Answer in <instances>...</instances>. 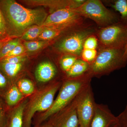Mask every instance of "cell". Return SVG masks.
I'll return each mask as SVG.
<instances>
[{
  "mask_svg": "<svg viewBox=\"0 0 127 127\" xmlns=\"http://www.w3.org/2000/svg\"><path fill=\"white\" fill-rule=\"evenodd\" d=\"M0 8L9 38L21 37L33 26H42L48 16L44 9H28L14 0H0Z\"/></svg>",
  "mask_w": 127,
  "mask_h": 127,
  "instance_id": "cell-1",
  "label": "cell"
},
{
  "mask_svg": "<svg viewBox=\"0 0 127 127\" xmlns=\"http://www.w3.org/2000/svg\"><path fill=\"white\" fill-rule=\"evenodd\" d=\"M62 82L59 93L51 106L44 112L37 113L33 127H39L50 117L66 107L79 93L91 84V78L87 73L73 78H66Z\"/></svg>",
  "mask_w": 127,
  "mask_h": 127,
  "instance_id": "cell-2",
  "label": "cell"
},
{
  "mask_svg": "<svg viewBox=\"0 0 127 127\" xmlns=\"http://www.w3.org/2000/svg\"><path fill=\"white\" fill-rule=\"evenodd\" d=\"M62 82H54L48 86L35 91L29 96L23 112L22 127H31L32 119L36 113L44 112L51 106L56 93Z\"/></svg>",
  "mask_w": 127,
  "mask_h": 127,
  "instance_id": "cell-3",
  "label": "cell"
},
{
  "mask_svg": "<svg viewBox=\"0 0 127 127\" xmlns=\"http://www.w3.org/2000/svg\"><path fill=\"white\" fill-rule=\"evenodd\" d=\"M124 51L115 48L97 50V56L89 65L87 73L91 78H100L125 67L127 61L124 58Z\"/></svg>",
  "mask_w": 127,
  "mask_h": 127,
  "instance_id": "cell-4",
  "label": "cell"
},
{
  "mask_svg": "<svg viewBox=\"0 0 127 127\" xmlns=\"http://www.w3.org/2000/svg\"><path fill=\"white\" fill-rule=\"evenodd\" d=\"M97 29L95 25L85 22L58 40L55 48L61 53L73 55L80 59L84 42L89 37L95 35Z\"/></svg>",
  "mask_w": 127,
  "mask_h": 127,
  "instance_id": "cell-5",
  "label": "cell"
},
{
  "mask_svg": "<svg viewBox=\"0 0 127 127\" xmlns=\"http://www.w3.org/2000/svg\"><path fill=\"white\" fill-rule=\"evenodd\" d=\"M74 10L79 16L93 21L98 28L120 21V16L108 9L100 0H86L82 4Z\"/></svg>",
  "mask_w": 127,
  "mask_h": 127,
  "instance_id": "cell-6",
  "label": "cell"
},
{
  "mask_svg": "<svg viewBox=\"0 0 127 127\" xmlns=\"http://www.w3.org/2000/svg\"><path fill=\"white\" fill-rule=\"evenodd\" d=\"M95 35L98 41L97 50L108 48L124 50L127 42V27L119 21L98 28Z\"/></svg>",
  "mask_w": 127,
  "mask_h": 127,
  "instance_id": "cell-7",
  "label": "cell"
},
{
  "mask_svg": "<svg viewBox=\"0 0 127 127\" xmlns=\"http://www.w3.org/2000/svg\"><path fill=\"white\" fill-rule=\"evenodd\" d=\"M85 19L79 16L74 9H60L48 16L42 26L55 28L73 27L85 23Z\"/></svg>",
  "mask_w": 127,
  "mask_h": 127,
  "instance_id": "cell-8",
  "label": "cell"
},
{
  "mask_svg": "<svg viewBox=\"0 0 127 127\" xmlns=\"http://www.w3.org/2000/svg\"><path fill=\"white\" fill-rule=\"evenodd\" d=\"M96 104L91 84L83 92L76 108L79 127H91Z\"/></svg>",
  "mask_w": 127,
  "mask_h": 127,
  "instance_id": "cell-9",
  "label": "cell"
},
{
  "mask_svg": "<svg viewBox=\"0 0 127 127\" xmlns=\"http://www.w3.org/2000/svg\"><path fill=\"white\" fill-rule=\"evenodd\" d=\"M84 89L79 93L66 107L48 119V122L52 127H79L76 108Z\"/></svg>",
  "mask_w": 127,
  "mask_h": 127,
  "instance_id": "cell-10",
  "label": "cell"
},
{
  "mask_svg": "<svg viewBox=\"0 0 127 127\" xmlns=\"http://www.w3.org/2000/svg\"><path fill=\"white\" fill-rule=\"evenodd\" d=\"M118 123L117 118L107 106L96 103L91 127H112Z\"/></svg>",
  "mask_w": 127,
  "mask_h": 127,
  "instance_id": "cell-11",
  "label": "cell"
},
{
  "mask_svg": "<svg viewBox=\"0 0 127 127\" xmlns=\"http://www.w3.org/2000/svg\"><path fill=\"white\" fill-rule=\"evenodd\" d=\"M29 99L26 97L15 106L9 109L5 127H22L23 112Z\"/></svg>",
  "mask_w": 127,
  "mask_h": 127,
  "instance_id": "cell-12",
  "label": "cell"
},
{
  "mask_svg": "<svg viewBox=\"0 0 127 127\" xmlns=\"http://www.w3.org/2000/svg\"><path fill=\"white\" fill-rule=\"evenodd\" d=\"M56 66L50 62H43L37 67L35 75L36 79L40 82H46L52 80L57 74Z\"/></svg>",
  "mask_w": 127,
  "mask_h": 127,
  "instance_id": "cell-13",
  "label": "cell"
},
{
  "mask_svg": "<svg viewBox=\"0 0 127 127\" xmlns=\"http://www.w3.org/2000/svg\"><path fill=\"white\" fill-rule=\"evenodd\" d=\"M23 67V63L12 64L0 61V72L12 84H16L17 77Z\"/></svg>",
  "mask_w": 127,
  "mask_h": 127,
  "instance_id": "cell-14",
  "label": "cell"
},
{
  "mask_svg": "<svg viewBox=\"0 0 127 127\" xmlns=\"http://www.w3.org/2000/svg\"><path fill=\"white\" fill-rule=\"evenodd\" d=\"M25 97L15 84L11 85L3 98L8 108L10 109L18 104Z\"/></svg>",
  "mask_w": 127,
  "mask_h": 127,
  "instance_id": "cell-15",
  "label": "cell"
},
{
  "mask_svg": "<svg viewBox=\"0 0 127 127\" xmlns=\"http://www.w3.org/2000/svg\"><path fill=\"white\" fill-rule=\"evenodd\" d=\"M120 14V21L127 27V0L102 1Z\"/></svg>",
  "mask_w": 127,
  "mask_h": 127,
  "instance_id": "cell-16",
  "label": "cell"
},
{
  "mask_svg": "<svg viewBox=\"0 0 127 127\" xmlns=\"http://www.w3.org/2000/svg\"><path fill=\"white\" fill-rule=\"evenodd\" d=\"M89 64L80 59L76 60L70 69L65 74L66 78L77 77L85 74L89 68Z\"/></svg>",
  "mask_w": 127,
  "mask_h": 127,
  "instance_id": "cell-17",
  "label": "cell"
},
{
  "mask_svg": "<svg viewBox=\"0 0 127 127\" xmlns=\"http://www.w3.org/2000/svg\"><path fill=\"white\" fill-rule=\"evenodd\" d=\"M16 85L25 97L30 96L35 91L34 84L29 79H20L17 82Z\"/></svg>",
  "mask_w": 127,
  "mask_h": 127,
  "instance_id": "cell-18",
  "label": "cell"
},
{
  "mask_svg": "<svg viewBox=\"0 0 127 127\" xmlns=\"http://www.w3.org/2000/svg\"><path fill=\"white\" fill-rule=\"evenodd\" d=\"M47 27L42 26H34L27 30L21 37V39L26 41L33 40L38 38Z\"/></svg>",
  "mask_w": 127,
  "mask_h": 127,
  "instance_id": "cell-19",
  "label": "cell"
},
{
  "mask_svg": "<svg viewBox=\"0 0 127 127\" xmlns=\"http://www.w3.org/2000/svg\"><path fill=\"white\" fill-rule=\"evenodd\" d=\"M78 58L73 55L63 54L59 61L60 68L65 73L69 70Z\"/></svg>",
  "mask_w": 127,
  "mask_h": 127,
  "instance_id": "cell-20",
  "label": "cell"
},
{
  "mask_svg": "<svg viewBox=\"0 0 127 127\" xmlns=\"http://www.w3.org/2000/svg\"><path fill=\"white\" fill-rule=\"evenodd\" d=\"M20 44H21L20 40L19 38L9 39L4 44L0 50V60L4 58Z\"/></svg>",
  "mask_w": 127,
  "mask_h": 127,
  "instance_id": "cell-21",
  "label": "cell"
},
{
  "mask_svg": "<svg viewBox=\"0 0 127 127\" xmlns=\"http://www.w3.org/2000/svg\"><path fill=\"white\" fill-rule=\"evenodd\" d=\"M47 43V42L42 40L26 41L24 42V46L28 51L33 52L40 50Z\"/></svg>",
  "mask_w": 127,
  "mask_h": 127,
  "instance_id": "cell-22",
  "label": "cell"
},
{
  "mask_svg": "<svg viewBox=\"0 0 127 127\" xmlns=\"http://www.w3.org/2000/svg\"><path fill=\"white\" fill-rule=\"evenodd\" d=\"M98 53L97 50L83 49L80 59L87 63L90 65L95 60Z\"/></svg>",
  "mask_w": 127,
  "mask_h": 127,
  "instance_id": "cell-23",
  "label": "cell"
},
{
  "mask_svg": "<svg viewBox=\"0 0 127 127\" xmlns=\"http://www.w3.org/2000/svg\"><path fill=\"white\" fill-rule=\"evenodd\" d=\"M9 109L4 98L0 96V127H5Z\"/></svg>",
  "mask_w": 127,
  "mask_h": 127,
  "instance_id": "cell-24",
  "label": "cell"
},
{
  "mask_svg": "<svg viewBox=\"0 0 127 127\" xmlns=\"http://www.w3.org/2000/svg\"><path fill=\"white\" fill-rule=\"evenodd\" d=\"M12 85L7 78L0 72V96L2 98Z\"/></svg>",
  "mask_w": 127,
  "mask_h": 127,
  "instance_id": "cell-25",
  "label": "cell"
},
{
  "mask_svg": "<svg viewBox=\"0 0 127 127\" xmlns=\"http://www.w3.org/2000/svg\"><path fill=\"white\" fill-rule=\"evenodd\" d=\"M98 41L95 35L89 37L84 42L83 49L97 50L98 48Z\"/></svg>",
  "mask_w": 127,
  "mask_h": 127,
  "instance_id": "cell-26",
  "label": "cell"
},
{
  "mask_svg": "<svg viewBox=\"0 0 127 127\" xmlns=\"http://www.w3.org/2000/svg\"><path fill=\"white\" fill-rule=\"evenodd\" d=\"M27 57L25 55L4 58L0 60V61L12 64L23 63L26 60Z\"/></svg>",
  "mask_w": 127,
  "mask_h": 127,
  "instance_id": "cell-27",
  "label": "cell"
},
{
  "mask_svg": "<svg viewBox=\"0 0 127 127\" xmlns=\"http://www.w3.org/2000/svg\"><path fill=\"white\" fill-rule=\"evenodd\" d=\"M9 39L6 32L4 19L0 8V40H4Z\"/></svg>",
  "mask_w": 127,
  "mask_h": 127,
  "instance_id": "cell-28",
  "label": "cell"
},
{
  "mask_svg": "<svg viewBox=\"0 0 127 127\" xmlns=\"http://www.w3.org/2000/svg\"><path fill=\"white\" fill-rule=\"evenodd\" d=\"M119 127H127V105L125 109L117 116Z\"/></svg>",
  "mask_w": 127,
  "mask_h": 127,
  "instance_id": "cell-29",
  "label": "cell"
},
{
  "mask_svg": "<svg viewBox=\"0 0 127 127\" xmlns=\"http://www.w3.org/2000/svg\"><path fill=\"white\" fill-rule=\"evenodd\" d=\"M25 51V48L24 46L22 44H20L12 50L8 55H6L4 58L8 57L16 56L22 55Z\"/></svg>",
  "mask_w": 127,
  "mask_h": 127,
  "instance_id": "cell-30",
  "label": "cell"
},
{
  "mask_svg": "<svg viewBox=\"0 0 127 127\" xmlns=\"http://www.w3.org/2000/svg\"><path fill=\"white\" fill-rule=\"evenodd\" d=\"M39 127H52L51 124L48 121L45 123L43 124L42 125Z\"/></svg>",
  "mask_w": 127,
  "mask_h": 127,
  "instance_id": "cell-31",
  "label": "cell"
},
{
  "mask_svg": "<svg viewBox=\"0 0 127 127\" xmlns=\"http://www.w3.org/2000/svg\"><path fill=\"white\" fill-rule=\"evenodd\" d=\"M124 58L125 61H127V42L126 46L125 48L124 51Z\"/></svg>",
  "mask_w": 127,
  "mask_h": 127,
  "instance_id": "cell-32",
  "label": "cell"
},
{
  "mask_svg": "<svg viewBox=\"0 0 127 127\" xmlns=\"http://www.w3.org/2000/svg\"><path fill=\"white\" fill-rule=\"evenodd\" d=\"M9 40V39L7 40H0V50L1 48L2 47L3 45H4V44Z\"/></svg>",
  "mask_w": 127,
  "mask_h": 127,
  "instance_id": "cell-33",
  "label": "cell"
},
{
  "mask_svg": "<svg viewBox=\"0 0 127 127\" xmlns=\"http://www.w3.org/2000/svg\"><path fill=\"white\" fill-rule=\"evenodd\" d=\"M112 127H119L118 123L117 124H116V125H114V126H113Z\"/></svg>",
  "mask_w": 127,
  "mask_h": 127,
  "instance_id": "cell-34",
  "label": "cell"
},
{
  "mask_svg": "<svg viewBox=\"0 0 127 127\" xmlns=\"http://www.w3.org/2000/svg\"></svg>",
  "mask_w": 127,
  "mask_h": 127,
  "instance_id": "cell-35",
  "label": "cell"
},
{
  "mask_svg": "<svg viewBox=\"0 0 127 127\" xmlns=\"http://www.w3.org/2000/svg\"></svg>",
  "mask_w": 127,
  "mask_h": 127,
  "instance_id": "cell-36",
  "label": "cell"
}]
</instances>
